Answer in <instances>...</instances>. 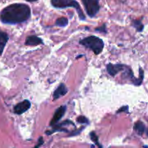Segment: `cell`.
<instances>
[{
    "mask_svg": "<svg viewBox=\"0 0 148 148\" xmlns=\"http://www.w3.org/2000/svg\"><path fill=\"white\" fill-rule=\"evenodd\" d=\"M128 109V107H122V108H121V109L119 110L118 111H117V114H119V112H122V111H126Z\"/></svg>",
    "mask_w": 148,
    "mask_h": 148,
    "instance_id": "18",
    "label": "cell"
},
{
    "mask_svg": "<svg viewBox=\"0 0 148 148\" xmlns=\"http://www.w3.org/2000/svg\"><path fill=\"white\" fill-rule=\"evenodd\" d=\"M51 2L53 7L59 9H64L66 7H74L77 11L80 20H85V16L83 12L81 10L79 3L75 0H51Z\"/></svg>",
    "mask_w": 148,
    "mask_h": 148,
    "instance_id": "3",
    "label": "cell"
},
{
    "mask_svg": "<svg viewBox=\"0 0 148 148\" xmlns=\"http://www.w3.org/2000/svg\"><path fill=\"white\" fill-rule=\"evenodd\" d=\"M90 138H91V140H92V141L93 142V143H95V144L98 146V147H102V145H100L99 141H98V136L95 134V133L94 132H92L90 133Z\"/></svg>",
    "mask_w": 148,
    "mask_h": 148,
    "instance_id": "13",
    "label": "cell"
},
{
    "mask_svg": "<svg viewBox=\"0 0 148 148\" xmlns=\"http://www.w3.org/2000/svg\"><path fill=\"white\" fill-rule=\"evenodd\" d=\"M134 130L137 132V134L139 135H143V134L144 133L145 130V127L144 124L142 123L141 121H137L135 124L134 127Z\"/></svg>",
    "mask_w": 148,
    "mask_h": 148,
    "instance_id": "11",
    "label": "cell"
},
{
    "mask_svg": "<svg viewBox=\"0 0 148 148\" xmlns=\"http://www.w3.org/2000/svg\"><path fill=\"white\" fill-rule=\"evenodd\" d=\"M95 31H99L101 33H106V25L104 24L103 25L101 26V27H98V28L95 29Z\"/></svg>",
    "mask_w": 148,
    "mask_h": 148,
    "instance_id": "16",
    "label": "cell"
},
{
    "mask_svg": "<svg viewBox=\"0 0 148 148\" xmlns=\"http://www.w3.org/2000/svg\"><path fill=\"white\" fill-rule=\"evenodd\" d=\"M43 144V137H40V138H39L38 140V143L37 145H36L35 147H40V146L42 145Z\"/></svg>",
    "mask_w": 148,
    "mask_h": 148,
    "instance_id": "17",
    "label": "cell"
},
{
    "mask_svg": "<svg viewBox=\"0 0 148 148\" xmlns=\"http://www.w3.org/2000/svg\"><path fill=\"white\" fill-rule=\"evenodd\" d=\"M68 19L66 17H59L56 20V25L59 27H65L68 25Z\"/></svg>",
    "mask_w": 148,
    "mask_h": 148,
    "instance_id": "12",
    "label": "cell"
},
{
    "mask_svg": "<svg viewBox=\"0 0 148 148\" xmlns=\"http://www.w3.org/2000/svg\"><path fill=\"white\" fill-rule=\"evenodd\" d=\"M66 111V106H60L55 112L54 115H53V119L50 122V126H53L55 125L56 124H57L59 122V120L64 116V115L65 112Z\"/></svg>",
    "mask_w": 148,
    "mask_h": 148,
    "instance_id": "7",
    "label": "cell"
},
{
    "mask_svg": "<svg viewBox=\"0 0 148 148\" xmlns=\"http://www.w3.org/2000/svg\"><path fill=\"white\" fill-rule=\"evenodd\" d=\"M147 136H148V131L147 132Z\"/></svg>",
    "mask_w": 148,
    "mask_h": 148,
    "instance_id": "20",
    "label": "cell"
},
{
    "mask_svg": "<svg viewBox=\"0 0 148 148\" xmlns=\"http://www.w3.org/2000/svg\"><path fill=\"white\" fill-rule=\"evenodd\" d=\"M30 8L24 4H12L5 7L0 13V20L5 24L24 23L30 17Z\"/></svg>",
    "mask_w": 148,
    "mask_h": 148,
    "instance_id": "1",
    "label": "cell"
},
{
    "mask_svg": "<svg viewBox=\"0 0 148 148\" xmlns=\"http://www.w3.org/2000/svg\"><path fill=\"white\" fill-rule=\"evenodd\" d=\"M25 45L27 46H38V45L43 44V42L40 38L36 36H30L26 38Z\"/></svg>",
    "mask_w": 148,
    "mask_h": 148,
    "instance_id": "9",
    "label": "cell"
},
{
    "mask_svg": "<svg viewBox=\"0 0 148 148\" xmlns=\"http://www.w3.org/2000/svg\"><path fill=\"white\" fill-rule=\"evenodd\" d=\"M87 14L90 17H94L99 12V0H82Z\"/></svg>",
    "mask_w": 148,
    "mask_h": 148,
    "instance_id": "4",
    "label": "cell"
},
{
    "mask_svg": "<svg viewBox=\"0 0 148 148\" xmlns=\"http://www.w3.org/2000/svg\"><path fill=\"white\" fill-rule=\"evenodd\" d=\"M9 40V36L6 33L0 32V56L2 54L4 47Z\"/></svg>",
    "mask_w": 148,
    "mask_h": 148,
    "instance_id": "10",
    "label": "cell"
},
{
    "mask_svg": "<svg viewBox=\"0 0 148 148\" xmlns=\"http://www.w3.org/2000/svg\"><path fill=\"white\" fill-rule=\"evenodd\" d=\"M30 106H31V103H30V101L28 100H25L23 102H20L19 103H17L14 107V114L20 115V114H23L25 111H27L30 108Z\"/></svg>",
    "mask_w": 148,
    "mask_h": 148,
    "instance_id": "6",
    "label": "cell"
},
{
    "mask_svg": "<svg viewBox=\"0 0 148 148\" xmlns=\"http://www.w3.org/2000/svg\"><path fill=\"white\" fill-rule=\"evenodd\" d=\"M77 121L78 123H80V124H89V121H88V119L85 116H80L77 117Z\"/></svg>",
    "mask_w": 148,
    "mask_h": 148,
    "instance_id": "14",
    "label": "cell"
},
{
    "mask_svg": "<svg viewBox=\"0 0 148 148\" xmlns=\"http://www.w3.org/2000/svg\"><path fill=\"white\" fill-rule=\"evenodd\" d=\"M68 92V89L66 86H65L64 84L61 83L59 85L57 88L55 90L54 92H53V99L56 100L59 99L61 97L64 96V95H66Z\"/></svg>",
    "mask_w": 148,
    "mask_h": 148,
    "instance_id": "8",
    "label": "cell"
},
{
    "mask_svg": "<svg viewBox=\"0 0 148 148\" xmlns=\"http://www.w3.org/2000/svg\"><path fill=\"white\" fill-rule=\"evenodd\" d=\"M134 27H135L137 29V30H139V31H141V30H143L141 27H143V25L141 24V23H140V22L134 21Z\"/></svg>",
    "mask_w": 148,
    "mask_h": 148,
    "instance_id": "15",
    "label": "cell"
},
{
    "mask_svg": "<svg viewBox=\"0 0 148 148\" xmlns=\"http://www.w3.org/2000/svg\"><path fill=\"white\" fill-rule=\"evenodd\" d=\"M126 66L124 64H108L106 66V69L108 73L111 76L114 77L117 75L119 72L124 71L125 69Z\"/></svg>",
    "mask_w": 148,
    "mask_h": 148,
    "instance_id": "5",
    "label": "cell"
},
{
    "mask_svg": "<svg viewBox=\"0 0 148 148\" xmlns=\"http://www.w3.org/2000/svg\"><path fill=\"white\" fill-rule=\"evenodd\" d=\"M79 44L91 49L96 55L100 54L104 48V43L102 39L95 36H91L79 40Z\"/></svg>",
    "mask_w": 148,
    "mask_h": 148,
    "instance_id": "2",
    "label": "cell"
},
{
    "mask_svg": "<svg viewBox=\"0 0 148 148\" xmlns=\"http://www.w3.org/2000/svg\"><path fill=\"white\" fill-rule=\"evenodd\" d=\"M27 1H30V2H32V1H37V0H26Z\"/></svg>",
    "mask_w": 148,
    "mask_h": 148,
    "instance_id": "19",
    "label": "cell"
}]
</instances>
